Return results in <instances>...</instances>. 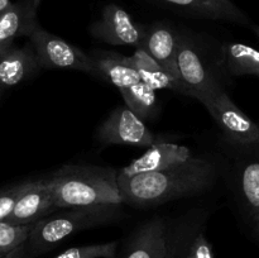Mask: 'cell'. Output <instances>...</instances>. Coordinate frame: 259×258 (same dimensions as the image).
Wrapping results in <instances>:
<instances>
[{
    "instance_id": "cell-11",
    "label": "cell",
    "mask_w": 259,
    "mask_h": 258,
    "mask_svg": "<svg viewBox=\"0 0 259 258\" xmlns=\"http://www.w3.org/2000/svg\"><path fill=\"white\" fill-rule=\"evenodd\" d=\"M191 157L194 156L189 147L168 143V142H156L149 147L143 156L138 157L128 166L119 169L118 179H129L137 175L163 171L169 167L189 161Z\"/></svg>"
},
{
    "instance_id": "cell-10",
    "label": "cell",
    "mask_w": 259,
    "mask_h": 258,
    "mask_svg": "<svg viewBox=\"0 0 259 258\" xmlns=\"http://www.w3.org/2000/svg\"><path fill=\"white\" fill-rule=\"evenodd\" d=\"M56 210L58 209L48 180H34L30 181L28 189L18 200L14 210L5 222L14 225H33L53 214Z\"/></svg>"
},
{
    "instance_id": "cell-27",
    "label": "cell",
    "mask_w": 259,
    "mask_h": 258,
    "mask_svg": "<svg viewBox=\"0 0 259 258\" xmlns=\"http://www.w3.org/2000/svg\"><path fill=\"white\" fill-rule=\"evenodd\" d=\"M10 5H12V2H10V0H0V13L4 12L5 9H8Z\"/></svg>"
},
{
    "instance_id": "cell-25",
    "label": "cell",
    "mask_w": 259,
    "mask_h": 258,
    "mask_svg": "<svg viewBox=\"0 0 259 258\" xmlns=\"http://www.w3.org/2000/svg\"><path fill=\"white\" fill-rule=\"evenodd\" d=\"M186 258H214V250H212L211 243L205 237L201 229L197 232L189 248Z\"/></svg>"
},
{
    "instance_id": "cell-21",
    "label": "cell",
    "mask_w": 259,
    "mask_h": 258,
    "mask_svg": "<svg viewBox=\"0 0 259 258\" xmlns=\"http://www.w3.org/2000/svg\"><path fill=\"white\" fill-rule=\"evenodd\" d=\"M200 229V219L181 220L174 227H169L168 244L164 258H186L190 245Z\"/></svg>"
},
{
    "instance_id": "cell-30",
    "label": "cell",
    "mask_w": 259,
    "mask_h": 258,
    "mask_svg": "<svg viewBox=\"0 0 259 258\" xmlns=\"http://www.w3.org/2000/svg\"><path fill=\"white\" fill-rule=\"evenodd\" d=\"M32 3H33V5H34V7L37 8V9H38V7H39L40 0H32Z\"/></svg>"
},
{
    "instance_id": "cell-15",
    "label": "cell",
    "mask_w": 259,
    "mask_h": 258,
    "mask_svg": "<svg viewBox=\"0 0 259 258\" xmlns=\"http://www.w3.org/2000/svg\"><path fill=\"white\" fill-rule=\"evenodd\" d=\"M184 14L202 19L248 24V17L232 0H154Z\"/></svg>"
},
{
    "instance_id": "cell-16",
    "label": "cell",
    "mask_w": 259,
    "mask_h": 258,
    "mask_svg": "<svg viewBox=\"0 0 259 258\" xmlns=\"http://www.w3.org/2000/svg\"><path fill=\"white\" fill-rule=\"evenodd\" d=\"M37 27V8L32 0L12 3L0 13V47L13 45L18 37H29Z\"/></svg>"
},
{
    "instance_id": "cell-20",
    "label": "cell",
    "mask_w": 259,
    "mask_h": 258,
    "mask_svg": "<svg viewBox=\"0 0 259 258\" xmlns=\"http://www.w3.org/2000/svg\"><path fill=\"white\" fill-rule=\"evenodd\" d=\"M119 91L125 105L142 120H149L157 114L156 90L143 81Z\"/></svg>"
},
{
    "instance_id": "cell-13",
    "label": "cell",
    "mask_w": 259,
    "mask_h": 258,
    "mask_svg": "<svg viewBox=\"0 0 259 258\" xmlns=\"http://www.w3.org/2000/svg\"><path fill=\"white\" fill-rule=\"evenodd\" d=\"M180 32L167 22H156L146 27L143 50L147 51L159 65L180 78L177 70V50Z\"/></svg>"
},
{
    "instance_id": "cell-31",
    "label": "cell",
    "mask_w": 259,
    "mask_h": 258,
    "mask_svg": "<svg viewBox=\"0 0 259 258\" xmlns=\"http://www.w3.org/2000/svg\"><path fill=\"white\" fill-rule=\"evenodd\" d=\"M2 93H3V88H0V98H2Z\"/></svg>"
},
{
    "instance_id": "cell-22",
    "label": "cell",
    "mask_w": 259,
    "mask_h": 258,
    "mask_svg": "<svg viewBox=\"0 0 259 258\" xmlns=\"http://www.w3.org/2000/svg\"><path fill=\"white\" fill-rule=\"evenodd\" d=\"M32 225H14L0 222V258L25 244L29 238Z\"/></svg>"
},
{
    "instance_id": "cell-5",
    "label": "cell",
    "mask_w": 259,
    "mask_h": 258,
    "mask_svg": "<svg viewBox=\"0 0 259 258\" xmlns=\"http://www.w3.org/2000/svg\"><path fill=\"white\" fill-rule=\"evenodd\" d=\"M30 45L37 55L40 68L48 70H73L96 76L91 56L66 42L63 38L47 32L38 25L29 35Z\"/></svg>"
},
{
    "instance_id": "cell-8",
    "label": "cell",
    "mask_w": 259,
    "mask_h": 258,
    "mask_svg": "<svg viewBox=\"0 0 259 258\" xmlns=\"http://www.w3.org/2000/svg\"><path fill=\"white\" fill-rule=\"evenodd\" d=\"M104 144H126V146L151 147L156 143V136L128 106H118L109 118L99 126L96 133Z\"/></svg>"
},
{
    "instance_id": "cell-26",
    "label": "cell",
    "mask_w": 259,
    "mask_h": 258,
    "mask_svg": "<svg viewBox=\"0 0 259 258\" xmlns=\"http://www.w3.org/2000/svg\"><path fill=\"white\" fill-rule=\"evenodd\" d=\"M4 258H28L27 243L23 245H20L19 248H17L15 250H13L12 253H9L8 255H5Z\"/></svg>"
},
{
    "instance_id": "cell-7",
    "label": "cell",
    "mask_w": 259,
    "mask_h": 258,
    "mask_svg": "<svg viewBox=\"0 0 259 258\" xmlns=\"http://www.w3.org/2000/svg\"><path fill=\"white\" fill-rule=\"evenodd\" d=\"M90 33L96 39L113 46L143 47L146 27L134 22L132 15L116 4H108L98 20L91 24Z\"/></svg>"
},
{
    "instance_id": "cell-18",
    "label": "cell",
    "mask_w": 259,
    "mask_h": 258,
    "mask_svg": "<svg viewBox=\"0 0 259 258\" xmlns=\"http://www.w3.org/2000/svg\"><path fill=\"white\" fill-rule=\"evenodd\" d=\"M137 71L141 76V81L151 86L154 90H171L175 93L189 96L186 86L174 73L169 72L167 68L159 65L147 51L143 48L136 50L133 56H131Z\"/></svg>"
},
{
    "instance_id": "cell-19",
    "label": "cell",
    "mask_w": 259,
    "mask_h": 258,
    "mask_svg": "<svg viewBox=\"0 0 259 258\" xmlns=\"http://www.w3.org/2000/svg\"><path fill=\"white\" fill-rule=\"evenodd\" d=\"M225 63L232 75L259 76V51L244 43H228L224 47Z\"/></svg>"
},
{
    "instance_id": "cell-17",
    "label": "cell",
    "mask_w": 259,
    "mask_h": 258,
    "mask_svg": "<svg viewBox=\"0 0 259 258\" xmlns=\"http://www.w3.org/2000/svg\"><path fill=\"white\" fill-rule=\"evenodd\" d=\"M91 58L96 76L108 80L119 90L141 82V76L131 57L116 52H95Z\"/></svg>"
},
{
    "instance_id": "cell-6",
    "label": "cell",
    "mask_w": 259,
    "mask_h": 258,
    "mask_svg": "<svg viewBox=\"0 0 259 258\" xmlns=\"http://www.w3.org/2000/svg\"><path fill=\"white\" fill-rule=\"evenodd\" d=\"M211 118L219 125L228 141L234 146L259 143V126L224 90L202 101Z\"/></svg>"
},
{
    "instance_id": "cell-12",
    "label": "cell",
    "mask_w": 259,
    "mask_h": 258,
    "mask_svg": "<svg viewBox=\"0 0 259 258\" xmlns=\"http://www.w3.org/2000/svg\"><path fill=\"white\" fill-rule=\"evenodd\" d=\"M169 225L163 218H152L139 225L126 242L120 258H164Z\"/></svg>"
},
{
    "instance_id": "cell-2",
    "label": "cell",
    "mask_w": 259,
    "mask_h": 258,
    "mask_svg": "<svg viewBox=\"0 0 259 258\" xmlns=\"http://www.w3.org/2000/svg\"><path fill=\"white\" fill-rule=\"evenodd\" d=\"M47 180L57 209L124 202L118 171L109 167L65 164Z\"/></svg>"
},
{
    "instance_id": "cell-14",
    "label": "cell",
    "mask_w": 259,
    "mask_h": 258,
    "mask_svg": "<svg viewBox=\"0 0 259 258\" xmlns=\"http://www.w3.org/2000/svg\"><path fill=\"white\" fill-rule=\"evenodd\" d=\"M33 46L0 47V88H13L28 80L39 68Z\"/></svg>"
},
{
    "instance_id": "cell-23",
    "label": "cell",
    "mask_w": 259,
    "mask_h": 258,
    "mask_svg": "<svg viewBox=\"0 0 259 258\" xmlns=\"http://www.w3.org/2000/svg\"><path fill=\"white\" fill-rule=\"evenodd\" d=\"M118 242L81 245L63 250L55 258H115Z\"/></svg>"
},
{
    "instance_id": "cell-24",
    "label": "cell",
    "mask_w": 259,
    "mask_h": 258,
    "mask_svg": "<svg viewBox=\"0 0 259 258\" xmlns=\"http://www.w3.org/2000/svg\"><path fill=\"white\" fill-rule=\"evenodd\" d=\"M29 184L30 181L19 182L0 190V222H5L7 218L12 214L18 200L24 194Z\"/></svg>"
},
{
    "instance_id": "cell-9",
    "label": "cell",
    "mask_w": 259,
    "mask_h": 258,
    "mask_svg": "<svg viewBox=\"0 0 259 258\" xmlns=\"http://www.w3.org/2000/svg\"><path fill=\"white\" fill-rule=\"evenodd\" d=\"M237 147L240 153L234 166V191L242 211L252 223L259 214V143Z\"/></svg>"
},
{
    "instance_id": "cell-28",
    "label": "cell",
    "mask_w": 259,
    "mask_h": 258,
    "mask_svg": "<svg viewBox=\"0 0 259 258\" xmlns=\"http://www.w3.org/2000/svg\"><path fill=\"white\" fill-rule=\"evenodd\" d=\"M252 227H253V229H254L255 234H257L258 237H259V214L254 218V219H253Z\"/></svg>"
},
{
    "instance_id": "cell-3",
    "label": "cell",
    "mask_w": 259,
    "mask_h": 258,
    "mask_svg": "<svg viewBox=\"0 0 259 258\" xmlns=\"http://www.w3.org/2000/svg\"><path fill=\"white\" fill-rule=\"evenodd\" d=\"M121 214L120 205L113 204L56 210L53 214L32 225L27 242L28 258H35L50 252L68 237L81 230L118 222Z\"/></svg>"
},
{
    "instance_id": "cell-1",
    "label": "cell",
    "mask_w": 259,
    "mask_h": 258,
    "mask_svg": "<svg viewBox=\"0 0 259 258\" xmlns=\"http://www.w3.org/2000/svg\"><path fill=\"white\" fill-rule=\"evenodd\" d=\"M218 172L212 159L191 157L163 171L118 180L124 202L136 207H148L209 191L217 181Z\"/></svg>"
},
{
    "instance_id": "cell-29",
    "label": "cell",
    "mask_w": 259,
    "mask_h": 258,
    "mask_svg": "<svg viewBox=\"0 0 259 258\" xmlns=\"http://www.w3.org/2000/svg\"><path fill=\"white\" fill-rule=\"evenodd\" d=\"M252 29L254 30V33L258 35V38H259V25H252Z\"/></svg>"
},
{
    "instance_id": "cell-4",
    "label": "cell",
    "mask_w": 259,
    "mask_h": 258,
    "mask_svg": "<svg viewBox=\"0 0 259 258\" xmlns=\"http://www.w3.org/2000/svg\"><path fill=\"white\" fill-rule=\"evenodd\" d=\"M176 60L180 78L186 86L189 96L202 103L223 90L201 50L190 35L180 33Z\"/></svg>"
}]
</instances>
